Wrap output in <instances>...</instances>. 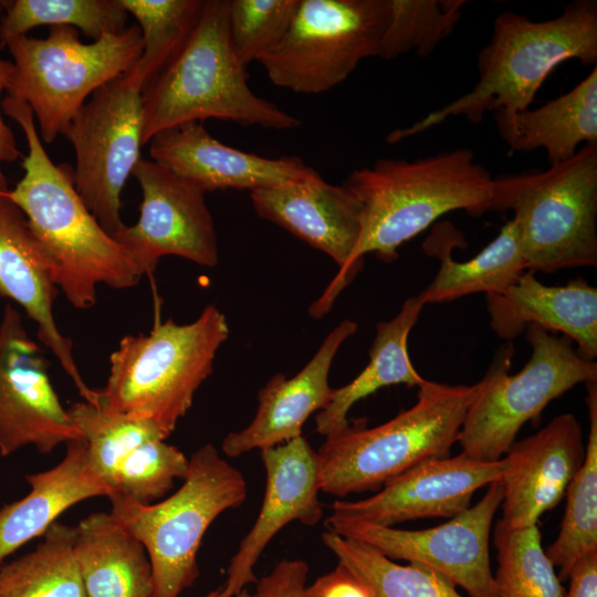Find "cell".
Wrapping results in <instances>:
<instances>
[{"mask_svg": "<svg viewBox=\"0 0 597 597\" xmlns=\"http://www.w3.org/2000/svg\"><path fill=\"white\" fill-rule=\"evenodd\" d=\"M501 480L488 485L483 498L450 521L425 530H399L329 515L324 525L371 546L388 558L432 569L462 587L470 597H496L489 540L503 500Z\"/></svg>", "mask_w": 597, "mask_h": 597, "instance_id": "13", "label": "cell"}, {"mask_svg": "<svg viewBox=\"0 0 597 597\" xmlns=\"http://www.w3.org/2000/svg\"><path fill=\"white\" fill-rule=\"evenodd\" d=\"M12 73L13 63L0 57V192L8 190V181L1 164L14 161L21 157L13 133L2 117L1 94L8 90Z\"/></svg>", "mask_w": 597, "mask_h": 597, "instance_id": "41", "label": "cell"}, {"mask_svg": "<svg viewBox=\"0 0 597 597\" xmlns=\"http://www.w3.org/2000/svg\"><path fill=\"white\" fill-rule=\"evenodd\" d=\"M308 565L302 559H284L256 582L254 597H307Z\"/></svg>", "mask_w": 597, "mask_h": 597, "instance_id": "39", "label": "cell"}, {"mask_svg": "<svg viewBox=\"0 0 597 597\" xmlns=\"http://www.w3.org/2000/svg\"><path fill=\"white\" fill-rule=\"evenodd\" d=\"M77 439L81 434L51 384L43 349L8 303L0 322V454L27 446L48 454Z\"/></svg>", "mask_w": 597, "mask_h": 597, "instance_id": "16", "label": "cell"}, {"mask_svg": "<svg viewBox=\"0 0 597 597\" xmlns=\"http://www.w3.org/2000/svg\"><path fill=\"white\" fill-rule=\"evenodd\" d=\"M490 325L510 342L537 325L551 333H562L588 360L597 356V289L586 281L566 285H545L533 272H524L501 293L485 294Z\"/></svg>", "mask_w": 597, "mask_h": 597, "instance_id": "23", "label": "cell"}, {"mask_svg": "<svg viewBox=\"0 0 597 597\" xmlns=\"http://www.w3.org/2000/svg\"><path fill=\"white\" fill-rule=\"evenodd\" d=\"M245 498L242 473L207 443L193 452L182 485L166 500L148 504L111 500V513L147 552L153 570L150 597H179L195 583L206 531Z\"/></svg>", "mask_w": 597, "mask_h": 597, "instance_id": "8", "label": "cell"}, {"mask_svg": "<svg viewBox=\"0 0 597 597\" xmlns=\"http://www.w3.org/2000/svg\"><path fill=\"white\" fill-rule=\"evenodd\" d=\"M73 552L86 597H150L153 570L144 545L109 512L74 526Z\"/></svg>", "mask_w": 597, "mask_h": 597, "instance_id": "26", "label": "cell"}, {"mask_svg": "<svg viewBox=\"0 0 597 597\" xmlns=\"http://www.w3.org/2000/svg\"><path fill=\"white\" fill-rule=\"evenodd\" d=\"M25 480L30 491L0 509V566L28 542L43 536L71 506L94 496H107L87 462L83 439L66 443L63 459L53 468Z\"/></svg>", "mask_w": 597, "mask_h": 597, "instance_id": "24", "label": "cell"}, {"mask_svg": "<svg viewBox=\"0 0 597 597\" xmlns=\"http://www.w3.org/2000/svg\"><path fill=\"white\" fill-rule=\"evenodd\" d=\"M307 597H371L365 584L339 564L306 589Z\"/></svg>", "mask_w": 597, "mask_h": 597, "instance_id": "40", "label": "cell"}, {"mask_svg": "<svg viewBox=\"0 0 597 597\" xmlns=\"http://www.w3.org/2000/svg\"><path fill=\"white\" fill-rule=\"evenodd\" d=\"M356 329V322H341L295 376H272L258 394L254 418L244 429L224 437L222 452L235 458L253 449L272 448L301 437L307 418L329 404L334 391L328 383L332 363L341 345Z\"/></svg>", "mask_w": 597, "mask_h": 597, "instance_id": "22", "label": "cell"}, {"mask_svg": "<svg viewBox=\"0 0 597 597\" xmlns=\"http://www.w3.org/2000/svg\"><path fill=\"white\" fill-rule=\"evenodd\" d=\"M128 13L119 0H9L0 19V48L40 25H70L96 41L124 31Z\"/></svg>", "mask_w": 597, "mask_h": 597, "instance_id": "33", "label": "cell"}, {"mask_svg": "<svg viewBox=\"0 0 597 597\" xmlns=\"http://www.w3.org/2000/svg\"><path fill=\"white\" fill-rule=\"evenodd\" d=\"M66 410L86 443L88 467L107 496L117 467L137 446L167 439L149 420L109 412L85 400L72 404Z\"/></svg>", "mask_w": 597, "mask_h": 597, "instance_id": "34", "label": "cell"}, {"mask_svg": "<svg viewBox=\"0 0 597 597\" xmlns=\"http://www.w3.org/2000/svg\"><path fill=\"white\" fill-rule=\"evenodd\" d=\"M4 1H0V12H3Z\"/></svg>", "mask_w": 597, "mask_h": 597, "instance_id": "44", "label": "cell"}, {"mask_svg": "<svg viewBox=\"0 0 597 597\" xmlns=\"http://www.w3.org/2000/svg\"><path fill=\"white\" fill-rule=\"evenodd\" d=\"M300 0H228V27L233 51L248 67L284 38Z\"/></svg>", "mask_w": 597, "mask_h": 597, "instance_id": "38", "label": "cell"}, {"mask_svg": "<svg viewBox=\"0 0 597 597\" xmlns=\"http://www.w3.org/2000/svg\"><path fill=\"white\" fill-rule=\"evenodd\" d=\"M1 104L28 144L24 175L4 193L24 213L44 249L57 289L73 307L86 310L96 304L100 284L116 290L135 286L140 275L82 201L73 184V168L54 164L46 154L31 108L9 94Z\"/></svg>", "mask_w": 597, "mask_h": 597, "instance_id": "1", "label": "cell"}, {"mask_svg": "<svg viewBox=\"0 0 597 597\" xmlns=\"http://www.w3.org/2000/svg\"><path fill=\"white\" fill-rule=\"evenodd\" d=\"M209 118L275 130L302 124L249 86L230 41L228 0L205 1L182 51L142 91V146L165 129Z\"/></svg>", "mask_w": 597, "mask_h": 597, "instance_id": "4", "label": "cell"}, {"mask_svg": "<svg viewBox=\"0 0 597 597\" xmlns=\"http://www.w3.org/2000/svg\"><path fill=\"white\" fill-rule=\"evenodd\" d=\"M132 175L143 192L138 221L112 237L140 275L154 273L165 255L212 268L219 262L218 237L206 191L154 160L139 159Z\"/></svg>", "mask_w": 597, "mask_h": 597, "instance_id": "14", "label": "cell"}, {"mask_svg": "<svg viewBox=\"0 0 597 597\" xmlns=\"http://www.w3.org/2000/svg\"><path fill=\"white\" fill-rule=\"evenodd\" d=\"M13 59L8 94L28 104L50 144L104 84L126 74L143 52L137 24L83 43L70 25L50 27L46 38L23 35L6 46Z\"/></svg>", "mask_w": 597, "mask_h": 597, "instance_id": "9", "label": "cell"}, {"mask_svg": "<svg viewBox=\"0 0 597 597\" xmlns=\"http://www.w3.org/2000/svg\"><path fill=\"white\" fill-rule=\"evenodd\" d=\"M119 1L137 20L143 41V52L125 76L143 91L182 51L206 0Z\"/></svg>", "mask_w": 597, "mask_h": 597, "instance_id": "31", "label": "cell"}, {"mask_svg": "<svg viewBox=\"0 0 597 597\" xmlns=\"http://www.w3.org/2000/svg\"><path fill=\"white\" fill-rule=\"evenodd\" d=\"M57 292L49 258L24 213L0 192V295L24 310L36 325L38 338L59 359L83 400L95 404L97 390L85 384L72 341L61 333L54 318Z\"/></svg>", "mask_w": 597, "mask_h": 597, "instance_id": "21", "label": "cell"}, {"mask_svg": "<svg viewBox=\"0 0 597 597\" xmlns=\"http://www.w3.org/2000/svg\"><path fill=\"white\" fill-rule=\"evenodd\" d=\"M505 458L478 461L460 453L423 462L359 501L336 500L333 516L392 526L421 517H453L470 507L476 490L502 478Z\"/></svg>", "mask_w": 597, "mask_h": 597, "instance_id": "17", "label": "cell"}, {"mask_svg": "<svg viewBox=\"0 0 597 597\" xmlns=\"http://www.w3.org/2000/svg\"><path fill=\"white\" fill-rule=\"evenodd\" d=\"M149 154L178 176L207 191L258 190L302 179L314 169L297 156L268 158L216 139L200 122L156 134Z\"/></svg>", "mask_w": 597, "mask_h": 597, "instance_id": "20", "label": "cell"}, {"mask_svg": "<svg viewBox=\"0 0 597 597\" xmlns=\"http://www.w3.org/2000/svg\"><path fill=\"white\" fill-rule=\"evenodd\" d=\"M322 541L371 597H462L452 582L432 569L396 564L371 546L328 530Z\"/></svg>", "mask_w": 597, "mask_h": 597, "instance_id": "32", "label": "cell"}, {"mask_svg": "<svg viewBox=\"0 0 597 597\" xmlns=\"http://www.w3.org/2000/svg\"><path fill=\"white\" fill-rule=\"evenodd\" d=\"M266 473L260 513L230 561L227 579L207 597H235L256 583L253 568L266 545L289 523L315 525L323 517L317 453L302 436L261 450Z\"/></svg>", "mask_w": 597, "mask_h": 597, "instance_id": "18", "label": "cell"}, {"mask_svg": "<svg viewBox=\"0 0 597 597\" xmlns=\"http://www.w3.org/2000/svg\"><path fill=\"white\" fill-rule=\"evenodd\" d=\"M572 59L596 64L595 0L573 1L558 17L546 21L503 11L494 20L489 44L478 55L479 78L474 87L411 126L392 130L386 140L398 143L452 116H463L473 124L491 111L500 116H513L528 108L558 64Z\"/></svg>", "mask_w": 597, "mask_h": 597, "instance_id": "2", "label": "cell"}, {"mask_svg": "<svg viewBox=\"0 0 597 597\" xmlns=\"http://www.w3.org/2000/svg\"><path fill=\"white\" fill-rule=\"evenodd\" d=\"M64 135L75 153V190L113 235L124 226L122 190L140 159L142 91L125 74L104 84L81 107Z\"/></svg>", "mask_w": 597, "mask_h": 597, "instance_id": "12", "label": "cell"}, {"mask_svg": "<svg viewBox=\"0 0 597 597\" xmlns=\"http://www.w3.org/2000/svg\"><path fill=\"white\" fill-rule=\"evenodd\" d=\"M565 597H597V551L582 556L573 566Z\"/></svg>", "mask_w": 597, "mask_h": 597, "instance_id": "42", "label": "cell"}, {"mask_svg": "<svg viewBox=\"0 0 597 597\" xmlns=\"http://www.w3.org/2000/svg\"><path fill=\"white\" fill-rule=\"evenodd\" d=\"M235 597H254V595L250 594L247 589H243Z\"/></svg>", "mask_w": 597, "mask_h": 597, "instance_id": "43", "label": "cell"}, {"mask_svg": "<svg viewBox=\"0 0 597 597\" xmlns=\"http://www.w3.org/2000/svg\"><path fill=\"white\" fill-rule=\"evenodd\" d=\"M532 354L524 367L509 375L514 347L503 344L488 368L485 385L469 407L457 442L478 461H498L515 442L520 429L537 419L555 398L580 383L597 380V363L580 356L573 342L530 325Z\"/></svg>", "mask_w": 597, "mask_h": 597, "instance_id": "10", "label": "cell"}, {"mask_svg": "<svg viewBox=\"0 0 597 597\" xmlns=\"http://www.w3.org/2000/svg\"><path fill=\"white\" fill-rule=\"evenodd\" d=\"M493 542L499 564L494 576L496 597H565L542 546L537 524L509 528L498 521Z\"/></svg>", "mask_w": 597, "mask_h": 597, "instance_id": "35", "label": "cell"}, {"mask_svg": "<svg viewBox=\"0 0 597 597\" xmlns=\"http://www.w3.org/2000/svg\"><path fill=\"white\" fill-rule=\"evenodd\" d=\"M254 211L314 249L327 254L339 268L310 315L326 314L337 295L360 270L355 253L363 232V208L345 186L332 185L313 170L306 177L250 192Z\"/></svg>", "mask_w": 597, "mask_h": 597, "instance_id": "15", "label": "cell"}, {"mask_svg": "<svg viewBox=\"0 0 597 597\" xmlns=\"http://www.w3.org/2000/svg\"><path fill=\"white\" fill-rule=\"evenodd\" d=\"M589 433L585 459L566 490V507L556 540L545 549L559 580L568 579L575 563L597 551V380L585 384Z\"/></svg>", "mask_w": 597, "mask_h": 597, "instance_id": "29", "label": "cell"}, {"mask_svg": "<svg viewBox=\"0 0 597 597\" xmlns=\"http://www.w3.org/2000/svg\"><path fill=\"white\" fill-rule=\"evenodd\" d=\"M493 178L470 149L458 148L417 160L379 159L353 170L342 184L359 200L363 232L355 253H375L384 262L442 214L464 210L480 217L491 210Z\"/></svg>", "mask_w": 597, "mask_h": 597, "instance_id": "3", "label": "cell"}, {"mask_svg": "<svg viewBox=\"0 0 597 597\" xmlns=\"http://www.w3.org/2000/svg\"><path fill=\"white\" fill-rule=\"evenodd\" d=\"M462 234L449 222L438 224L425 242L428 254L440 260L439 270L418 295L425 304L449 302L468 294L501 293L527 271L519 229L513 219L472 259L458 262L451 256Z\"/></svg>", "mask_w": 597, "mask_h": 597, "instance_id": "25", "label": "cell"}, {"mask_svg": "<svg viewBox=\"0 0 597 597\" xmlns=\"http://www.w3.org/2000/svg\"><path fill=\"white\" fill-rule=\"evenodd\" d=\"M586 446L573 413H562L535 434L515 441L505 453L502 517L509 528L536 525L554 509L582 467Z\"/></svg>", "mask_w": 597, "mask_h": 597, "instance_id": "19", "label": "cell"}, {"mask_svg": "<svg viewBox=\"0 0 597 597\" xmlns=\"http://www.w3.org/2000/svg\"><path fill=\"white\" fill-rule=\"evenodd\" d=\"M491 210L512 211L530 272L597 264V144L542 171L493 179Z\"/></svg>", "mask_w": 597, "mask_h": 597, "instance_id": "7", "label": "cell"}, {"mask_svg": "<svg viewBox=\"0 0 597 597\" xmlns=\"http://www.w3.org/2000/svg\"><path fill=\"white\" fill-rule=\"evenodd\" d=\"M388 0H300L280 43L259 63L279 87L321 94L377 56Z\"/></svg>", "mask_w": 597, "mask_h": 597, "instance_id": "11", "label": "cell"}, {"mask_svg": "<svg viewBox=\"0 0 597 597\" xmlns=\"http://www.w3.org/2000/svg\"><path fill=\"white\" fill-rule=\"evenodd\" d=\"M75 528L55 522L38 546L0 566V597H86L76 566Z\"/></svg>", "mask_w": 597, "mask_h": 597, "instance_id": "30", "label": "cell"}, {"mask_svg": "<svg viewBox=\"0 0 597 597\" xmlns=\"http://www.w3.org/2000/svg\"><path fill=\"white\" fill-rule=\"evenodd\" d=\"M425 305L419 295L408 297L394 318L376 325L368 365L349 384L334 389L327 407L315 416L317 433L329 438L347 430L349 409L383 387L399 384L420 387L426 381L412 366L407 346Z\"/></svg>", "mask_w": 597, "mask_h": 597, "instance_id": "28", "label": "cell"}, {"mask_svg": "<svg viewBox=\"0 0 597 597\" xmlns=\"http://www.w3.org/2000/svg\"><path fill=\"white\" fill-rule=\"evenodd\" d=\"M189 459L163 439L137 446L117 467L108 499L148 504L164 496L176 479H185Z\"/></svg>", "mask_w": 597, "mask_h": 597, "instance_id": "37", "label": "cell"}, {"mask_svg": "<svg viewBox=\"0 0 597 597\" xmlns=\"http://www.w3.org/2000/svg\"><path fill=\"white\" fill-rule=\"evenodd\" d=\"M388 21L377 57L396 59L413 51L427 57L454 29L462 14V0H388Z\"/></svg>", "mask_w": 597, "mask_h": 597, "instance_id": "36", "label": "cell"}, {"mask_svg": "<svg viewBox=\"0 0 597 597\" xmlns=\"http://www.w3.org/2000/svg\"><path fill=\"white\" fill-rule=\"evenodd\" d=\"M485 385L427 380L417 402L374 428L350 427L316 451L322 492L346 496L376 490L430 460L450 457L464 417Z\"/></svg>", "mask_w": 597, "mask_h": 597, "instance_id": "6", "label": "cell"}, {"mask_svg": "<svg viewBox=\"0 0 597 597\" xmlns=\"http://www.w3.org/2000/svg\"><path fill=\"white\" fill-rule=\"evenodd\" d=\"M230 329L226 315L207 305L191 323L156 322L147 334L124 336L109 356L97 406L155 423L168 438L212 373Z\"/></svg>", "mask_w": 597, "mask_h": 597, "instance_id": "5", "label": "cell"}, {"mask_svg": "<svg viewBox=\"0 0 597 597\" xmlns=\"http://www.w3.org/2000/svg\"><path fill=\"white\" fill-rule=\"evenodd\" d=\"M511 151L543 148L551 165L572 158L580 145L597 144V67L566 94L510 117L495 114Z\"/></svg>", "mask_w": 597, "mask_h": 597, "instance_id": "27", "label": "cell"}]
</instances>
